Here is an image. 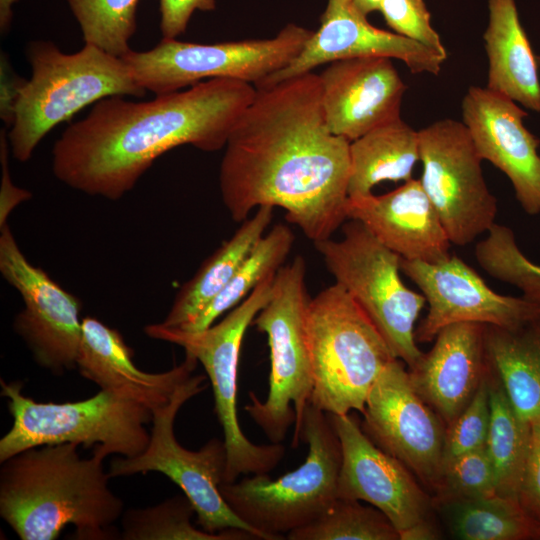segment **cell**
<instances>
[{"label":"cell","mask_w":540,"mask_h":540,"mask_svg":"<svg viewBox=\"0 0 540 540\" xmlns=\"http://www.w3.org/2000/svg\"><path fill=\"white\" fill-rule=\"evenodd\" d=\"M349 145L328 128L319 75L258 87L224 147L222 202L235 222L280 207L313 243L329 239L347 220Z\"/></svg>","instance_id":"obj_1"},{"label":"cell","mask_w":540,"mask_h":540,"mask_svg":"<svg viewBox=\"0 0 540 540\" xmlns=\"http://www.w3.org/2000/svg\"><path fill=\"white\" fill-rule=\"evenodd\" d=\"M255 94L251 83L215 78L148 101L103 98L55 141L53 174L76 191L119 200L169 150L224 148Z\"/></svg>","instance_id":"obj_2"},{"label":"cell","mask_w":540,"mask_h":540,"mask_svg":"<svg viewBox=\"0 0 540 540\" xmlns=\"http://www.w3.org/2000/svg\"><path fill=\"white\" fill-rule=\"evenodd\" d=\"M75 443L22 450L0 462V516L21 540L115 539L124 503L109 487L105 458H82Z\"/></svg>","instance_id":"obj_3"},{"label":"cell","mask_w":540,"mask_h":540,"mask_svg":"<svg viewBox=\"0 0 540 540\" xmlns=\"http://www.w3.org/2000/svg\"><path fill=\"white\" fill-rule=\"evenodd\" d=\"M26 55L32 75L18 88L7 133L12 156L20 162L31 158L53 128L86 106L111 96L141 98L147 92L122 57L91 44L67 54L53 42L34 41Z\"/></svg>","instance_id":"obj_4"},{"label":"cell","mask_w":540,"mask_h":540,"mask_svg":"<svg viewBox=\"0 0 540 540\" xmlns=\"http://www.w3.org/2000/svg\"><path fill=\"white\" fill-rule=\"evenodd\" d=\"M310 404L327 414L364 412L368 393L396 357L359 304L334 283L310 299Z\"/></svg>","instance_id":"obj_5"},{"label":"cell","mask_w":540,"mask_h":540,"mask_svg":"<svg viewBox=\"0 0 540 540\" xmlns=\"http://www.w3.org/2000/svg\"><path fill=\"white\" fill-rule=\"evenodd\" d=\"M306 263L296 256L275 274L267 304L253 324L267 336L270 349V374L267 397L260 401L249 392L244 409L272 443L284 440L294 424L291 443L302 440L303 420L313 391V373L307 338Z\"/></svg>","instance_id":"obj_6"},{"label":"cell","mask_w":540,"mask_h":540,"mask_svg":"<svg viewBox=\"0 0 540 540\" xmlns=\"http://www.w3.org/2000/svg\"><path fill=\"white\" fill-rule=\"evenodd\" d=\"M302 440L308 451L297 469L277 479L253 474L219 487L231 510L259 539H283L316 520L338 498L340 442L328 414L312 404L304 414Z\"/></svg>","instance_id":"obj_7"},{"label":"cell","mask_w":540,"mask_h":540,"mask_svg":"<svg viewBox=\"0 0 540 540\" xmlns=\"http://www.w3.org/2000/svg\"><path fill=\"white\" fill-rule=\"evenodd\" d=\"M13 419L0 439V462L36 446L75 443L103 458L116 454L130 458L148 445L152 410L100 390L76 402H37L22 393L23 383L0 380Z\"/></svg>","instance_id":"obj_8"},{"label":"cell","mask_w":540,"mask_h":540,"mask_svg":"<svg viewBox=\"0 0 540 540\" xmlns=\"http://www.w3.org/2000/svg\"><path fill=\"white\" fill-rule=\"evenodd\" d=\"M275 274L266 277L218 323L190 331L161 323L144 327L153 339L181 346L204 367L214 395V410L227 452L224 483L243 474H265L285 455L281 443L258 445L243 433L237 414L238 364L243 338L256 315L270 299Z\"/></svg>","instance_id":"obj_9"},{"label":"cell","mask_w":540,"mask_h":540,"mask_svg":"<svg viewBox=\"0 0 540 540\" xmlns=\"http://www.w3.org/2000/svg\"><path fill=\"white\" fill-rule=\"evenodd\" d=\"M343 237L314 243L326 268L364 310L393 355L408 368L423 352L415 338V324L426 305L422 293L401 278V257L382 244L361 222L347 219Z\"/></svg>","instance_id":"obj_10"},{"label":"cell","mask_w":540,"mask_h":540,"mask_svg":"<svg viewBox=\"0 0 540 540\" xmlns=\"http://www.w3.org/2000/svg\"><path fill=\"white\" fill-rule=\"evenodd\" d=\"M312 33L289 23L275 36L265 39L207 44L162 38L154 48L131 49L122 59L138 84L155 95L215 78L236 79L256 86L294 60Z\"/></svg>","instance_id":"obj_11"},{"label":"cell","mask_w":540,"mask_h":540,"mask_svg":"<svg viewBox=\"0 0 540 540\" xmlns=\"http://www.w3.org/2000/svg\"><path fill=\"white\" fill-rule=\"evenodd\" d=\"M205 375L191 376L175 391L171 400L152 410V428L147 447L137 456L111 461V478L159 472L179 486L191 501L197 523L210 533L241 529L256 533L228 506L220 493L224 483L227 452L224 440L210 439L197 451L186 449L174 434V422L181 407L207 388Z\"/></svg>","instance_id":"obj_12"},{"label":"cell","mask_w":540,"mask_h":540,"mask_svg":"<svg viewBox=\"0 0 540 540\" xmlns=\"http://www.w3.org/2000/svg\"><path fill=\"white\" fill-rule=\"evenodd\" d=\"M418 133L421 185L450 242L466 246L496 223L497 199L484 179L483 160L463 122L442 119Z\"/></svg>","instance_id":"obj_13"},{"label":"cell","mask_w":540,"mask_h":540,"mask_svg":"<svg viewBox=\"0 0 540 540\" xmlns=\"http://www.w3.org/2000/svg\"><path fill=\"white\" fill-rule=\"evenodd\" d=\"M339 439L338 498L364 501L391 521L400 540H432L430 500L401 461L379 448L351 413L328 414Z\"/></svg>","instance_id":"obj_14"},{"label":"cell","mask_w":540,"mask_h":540,"mask_svg":"<svg viewBox=\"0 0 540 540\" xmlns=\"http://www.w3.org/2000/svg\"><path fill=\"white\" fill-rule=\"evenodd\" d=\"M0 273L22 297L13 320L34 361L55 375L76 368L82 338L80 300L33 265L8 225L0 229Z\"/></svg>","instance_id":"obj_15"},{"label":"cell","mask_w":540,"mask_h":540,"mask_svg":"<svg viewBox=\"0 0 540 540\" xmlns=\"http://www.w3.org/2000/svg\"><path fill=\"white\" fill-rule=\"evenodd\" d=\"M362 415L366 435L435 490L446 424L417 393L402 360L394 359L380 374Z\"/></svg>","instance_id":"obj_16"},{"label":"cell","mask_w":540,"mask_h":540,"mask_svg":"<svg viewBox=\"0 0 540 540\" xmlns=\"http://www.w3.org/2000/svg\"><path fill=\"white\" fill-rule=\"evenodd\" d=\"M400 265L428 304L427 314L415 330L417 343L433 341L441 329L454 323L517 329L540 319V304L493 291L456 255L437 263L401 258Z\"/></svg>","instance_id":"obj_17"},{"label":"cell","mask_w":540,"mask_h":540,"mask_svg":"<svg viewBox=\"0 0 540 540\" xmlns=\"http://www.w3.org/2000/svg\"><path fill=\"white\" fill-rule=\"evenodd\" d=\"M358 57L398 59L414 74L433 75L441 71L447 58L414 40L373 26L352 0H327L320 26L301 52L255 87L273 85L312 72L323 64Z\"/></svg>","instance_id":"obj_18"},{"label":"cell","mask_w":540,"mask_h":540,"mask_svg":"<svg viewBox=\"0 0 540 540\" xmlns=\"http://www.w3.org/2000/svg\"><path fill=\"white\" fill-rule=\"evenodd\" d=\"M461 111L481 159L508 177L528 215L540 214V139L524 126L527 113L513 100L479 86L469 87Z\"/></svg>","instance_id":"obj_19"},{"label":"cell","mask_w":540,"mask_h":540,"mask_svg":"<svg viewBox=\"0 0 540 540\" xmlns=\"http://www.w3.org/2000/svg\"><path fill=\"white\" fill-rule=\"evenodd\" d=\"M319 77L322 108L333 134L351 142L401 118L407 86L391 58L338 60Z\"/></svg>","instance_id":"obj_20"},{"label":"cell","mask_w":540,"mask_h":540,"mask_svg":"<svg viewBox=\"0 0 540 540\" xmlns=\"http://www.w3.org/2000/svg\"><path fill=\"white\" fill-rule=\"evenodd\" d=\"M346 216L403 259L437 263L451 255L452 243L420 179L382 195L348 198Z\"/></svg>","instance_id":"obj_21"},{"label":"cell","mask_w":540,"mask_h":540,"mask_svg":"<svg viewBox=\"0 0 540 540\" xmlns=\"http://www.w3.org/2000/svg\"><path fill=\"white\" fill-rule=\"evenodd\" d=\"M198 360L185 353L183 362L161 373L139 369L120 332L95 317L82 319V338L76 369L100 390L149 409L167 404L177 388L194 372Z\"/></svg>","instance_id":"obj_22"},{"label":"cell","mask_w":540,"mask_h":540,"mask_svg":"<svg viewBox=\"0 0 540 540\" xmlns=\"http://www.w3.org/2000/svg\"><path fill=\"white\" fill-rule=\"evenodd\" d=\"M485 328L473 322L444 327L432 348L408 370L417 393L446 426L469 404L488 372Z\"/></svg>","instance_id":"obj_23"},{"label":"cell","mask_w":540,"mask_h":540,"mask_svg":"<svg viewBox=\"0 0 540 540\" xmlns=\"http://www.w3.org/2000/svg\"><path fill=\"white\" fill-rule=\"evenodd\" d=\"M483 34L488 58L486 88L540 112L537 56L519 20L515 0H488Z\"/></svg>","instance_id":"obj_24"},{"label":"cell","mask_w":540,"mask_h":540,"mask_svg":"<svg viewBox=\"0 0 540 540\" xmlns=\"http://www.w3.org/2000/svg\"><path fill=\"white\" fill-rule=\"evenodd\" d=\"M273 209L270 206H261L251 217L241 222L234 234L202 263L190 280L182 285L161 324L184 329L196 320L228 284L264 236L272 221Z\"/></svg>","instance_id":"obj_25"},{"label":"cell","mask_w":540,"mask_h":540,"mask_svg":"<svg viewBox=\"0 0 540 540\" xmlns=\"http://www.w3.org/2000/svg\"><path fill=\"white\" fill-rule=\"evenodd\" d=\"M485 351L515 411L527 422L540 417V319L517 329L486 325Z\"/></svg>","instance_id":"obj_26"},{"label":"cell","mask_w":540,"mask_h":540,"mask_svg":"<svg viewBox=\"0 0 540 540\" xmlns=\"http://www.w3.org/2000/svg\"><path fill=\"white\" fill-rule=\"evenodd\" d=\"M348 198L372 194L384 181H408L420 161L419 133L401 118L379 126L349 145Z\"/></svg>","instance_id":"obj_27"},{"label":"cell","mask_w":540,"mask_h":540,"mask_svg":"<svg viewBox=\"0 0 540 540\" xmlns=\"http://www.w3.org/2000/svg\"><path fill=\"white\" fill-rule=\"evenodd\" d=\"M451 534L461 540L539 538L540 524L519 500L498 494L439 501Z\"/></svg>","instance_id":"obj_28"},{"label":"cell","mask_w":540,"mask_h":540,"mask_svg":"<svg viewBox=\"0 0 540 540\" xmlns=\"http://www.w3.org/2000/svg\"><path fill=\"white\" fill-rule=\"evenodd\" d=\"M489 394L490 427L486 449L497 476V494L519 500L531 424L515 411L499 378L490 367Z\"/></svg>","instance_id":"obj_29"},{"label":"cell","mask_w":540,"mask_h":540,"mask_svg":"<svg viewBox=\"0 0 540 540\" xmlns=\"http://www.w3.org/2000/svg\"><path fill=\"white\" fill-rule=\"evenodd\" d=\"M291 229L282 223L273 226L258 241L223 290L208 304L185 330H203L218 317L243 301L266 277L276 274L284 265L294 243ZM183 329V328H182Z\"/></svg>","instance_id":"obj_30"},{"label":"cell","mask_w":540,"mask_h":540,"mask_svg":"<svg viewBox=\"0 0 540 540\" xmlns=\"http://www.w3.org/2000/svg\"><path fill=\"white\" fill-rule=\"evenodd\" d=\"M195 509L183 493L146 508H131L121 516L120 538L124 540H248L257 539L241 529L210 533L192 522Z\"/></svg>","instance_id":"obj_31"},{"label":"cell","mask_w":540,"mask_h":540,"mask_svg":"<svg viewBox=\"0 0 540 540\" xmlns=\"http://www.w3.org/2000/svg\"><path fill=\"white\" fill-rule=\"evenodd\" d=\"M289 540H398L391 521L374 506L337 498L308 525L287 534Z\"/></svg>","instance_id":"obj_32"},{"label":"cell","mask_w":540,"mask_h":540,"mask_svg":"<svg viewBox=\"0 0 540 540\" xmlns=\"http://www.w3.org/2000/svg\"><path fill=\"white\" fill-rule=\"evenodd\" d=\"M85 44L122 57L131 50L139 0H66Z\"/></svg>","instance_id":"obj_33"},{"label":"cell","mask_w":540,"mask_h":540,"mask_svg":"<svg viewBox=\"0 0 540 540\" xmlns=\"http://www.w3.org/2000/svg\"><path fill=\"white\" fill-rule=\"evenodd\" d=\"M487 233L475 247L478 264L491 277L518 288L525 299L540 304V265L524 255L511 228L494 223Z\"/></svg>","instance_id":"obj_34"},{"label":"cell","mask_w":540,"mask_h":540,"mask_svg":"<svg viewBox=\"0 0 540 540\" xmlns=\"http://www.w3.org/2000/svg\"><path fill=\"white\" fill-rule=\"evenodd\" d=\"M497 476L486 447L442 462L435 491L439 501L497 494Z\"/></svg>","instance_id":"obj_35"},{"label":"cell","mask_w":540,"mask_h":540,"mask_svg":"<svg viewBox=\"0 0 540 540\" xmlns=\"http://www.w3.org/2000/svg\"><path fill=\"white\" fill-rule=\"evenodd\" d=\"M489 366V365H488ZM490 427L489 368L464 410L446 426L442 462L486 447Z\"/></svg>","instance_id":"obj_36"},{"label":"cell","mask_w":540,"mask_h":540,"mask_svg":"<svg viewBox=\"0 0 540 540\" xmlns=\"http://www.w3.org/2000/svg\"><path fill=\"white\" fill-rule=\"evenodd\" d=\"M378 11L395 33L447 56L424 0H382Z\"/></svg>","instance_id":"obj_37"},{"label":"cell","mask_w":540,"mask_h":540,"mask_svg":"<svg viewBox=\"0 0 540 540\" xmlns=\"http://www.w3.org/2000/svg\"><path fill=\"white\" fill-rule=\"evenodd\" d=\"M530 444L519 492V502L540 524V417L531 422Z\"/></svg>","instance_id":"obj_38"},{"label":"cell","mask_w":540,"mask_h":540,"mask_svg":"<svg viewBox=\"0 0 540 540\" xmlns=\"http://www.w3.org/2000/svg\"><path fill=\"white\" fill-rule=\"evenodd\" d=\"M160 10V30L163 38L175 39L183 34L192 14L198 10L213 11L215 0H158Z\"/></svg>","instance_id":"obj_39"},{"label":"cell","mask_w":540,"mask_h":540,"mask_svg":"<svg viewBox=\"0 0 540 540\" xmlns=\"http://www.w3.org/2000/svg\"><path fill=\"white\" fill-rule=\"evenodd\" d=\"M10 147L5 130L0 133V163H1V187H0V229L7 225V219L11 212L22 202L31 199L30 191L17 187L10 176L8 156Z\"/></svg>","instance_id":"obj_40"},{"label":"cell","mask_w":540,"mask_h":540,"mask_svg":"<svg viewBox=\"0 0 540 540\" xmlns=\"http://www.w3.org/2000/svg\"><path fill=\"white\" fill-rule=\"evenodd\" d=\"M18 0H0V27L5 32L11 23L12 6Z\"/></svg>","instance_id":"obj_41"},{"label":"cell","mask_w":540,"mask_h":540,"mask_svg":"<svg viewBox=\"0 0 540 540\" xmlns=\"http://www.w3.org/2000/svg\"><path fill=\"white\" fill-rule=\"evenodd\" d=\"M356 7L365 15L378 11L382 0H352Z\"/></svg>","instance_id":"obj_42"},{"label":"cell","mask_w":540,"mask_h":540,"mask_svg":"<svg viewBox=\"0 0 540 540\" xmlns=\"http://www.w3.org/2000/svg\"><path fill=\"white\" fill-rule=\"evenodd\" d=\"M537 62L540 65V56H537Z\"/></svg>","instance_id":"obj_43"},{"label":"cell","mask_w":540,"mask_h":540,"mask_svg":"<svg viewBox=\"0 0 540 540\" xmlns=\"http://www.w3.org/2000/svg\"><path fill=\"white\" fill-rule=\"evenodd\" d=\"M539 538H540V536H539Z\"/></svg>","instance_id":"obj_44"}]
</instances>
